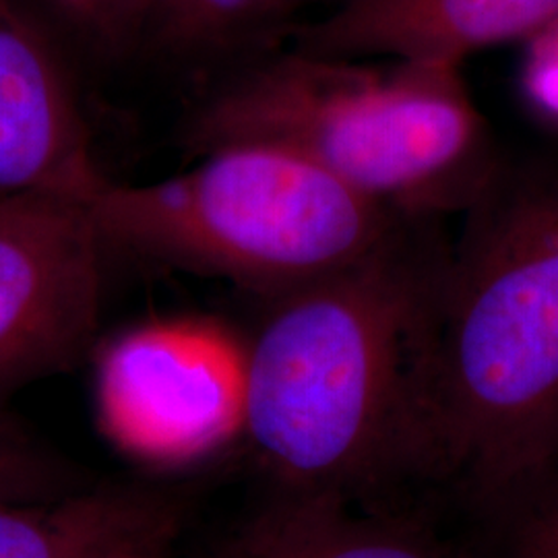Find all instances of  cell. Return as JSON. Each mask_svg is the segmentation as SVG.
<instances>
[{"mask_svg":"<svg viewBox=\"0 0 558 558\" xmlns=\"http://www.w3.org/2000/svg\"><path fill=\"white\" fill-rule=\"evenodd\" d=\"M428 288L420 488L497 530L558 461V172L502 158Z\"/></svg>","mask_w":558,"mask_h":558,"instance_id":"1","label":"cell"},{"mask_svg":"<svg viewBox=\"0 0 558 558\" xmlns=\"http://www.w3.org/2000/svg\"><path fill=\"white\" fill-rule=\"evenodd\" d=\"M422 226L271 299L248 341L244 437L276 490L424 499V313L445 248Z\"/></svg>","mask_w":558,"mask_h":558,"instance_id":"2","label":"cell"},{"mask_svg":"<svg viewBox=\"0 0 558 558\" xmlns=\"http://www.w3.org/2000/svg\"><path fill=\"white\" fill-rule=\"evenodd\" d=\"M184 140L199 156L240 141L278 145L416 223L461 216L502 160L463 66L296 48L223 81Z\"/></svg>","mask_w":558,"mask_h":558,"instance_id":"3","label":"cell"},{"mask_svg":"<svg viewBox=\"0 0 558 558\" xmlns=\"http://www.w3.org/2000/svg\"><path fill=\"white\" fill-rule=\"evenodd\" d=\"M112 248L269 299L356 265L408 226L296 154L240 141L170 179H104L85 197Z\"/></svg>","mask_w":558,"mask_h":558,"instance_id":"4","label":"cell"},{"mask_svg":"<svg viewBox=\"0 0 558 558\" xmlns=\"http://www.w3.org/2000/svg\"><path fill=\"white\" fill-rule=\"evenodd\" d=\"M248 341L207 319L151 320L101 350L96 410L124 456L184 468L244 437Z\"/></svg>","mask_w":558,"mask_h":558,"instance_id":"5","label":"cell"},{"mask_svg":"<svg viewBox=\"0 0 558 558\" xmlns=\"http://www.w3.org/2000/svg\"><path fill=\"white\" fill-rule=\"evenodd\" d=\"M110 251L81 197H0V410L21 387L85 356L100 325Z\"/></svg>","mask_w":558,"mask_h":558,"instance_id":"6","label":"cell"},{"mask_svg":"<svg viewBox=\"0 0 558 558\" xmlns=\"http://www.w3.org/2000/svg\"><path fill=\"white\" fill-rule=\"evenodd\" d=\"M488 536L433 500L274 490L211 558H493Z\"/></svg>","mask_w":558,"mask_h":558,"instance_id":"7","label":"cell"},{"mask_svg":"<svg viewBox=\"0 0 558 558\" xmlns=\"http://www.w3.org/2000/svg\"><path fill=\"white\" fill-rule=\"evenodd\" d=\"M54 34L23 0H0V197L85 199L104 179Z\"/></svg>","mask_w":558,"mask_h":558,"instance_id":"8","label":"cell"},{"mask_svg":"<svg viewBox=\"0 0 558 558\" xmlns=\"http://www.w3.org/2000/svg\"><path fill=\"white\" fill-rule=\"evenodd\" d=\"M558 20V0H343L299 32L296 50L338 59L459 64L525 41Z\"/></svg>","mask_w":558,"mask_h":558,"instance_id":"9","label":"cell"},{"mask_svg":"<svg viewBox=\"0 0 558 558\" xmlns=\"http://www.w3.org/2000/svg\"><path fill=\"white\" fill-rule=\"evenodd\" d=\"M179 495L141 484H96L57 500H0V558L160 555L179 534Z\"/></svg>","mask_w":558,"mask_h":558,"instance_id":"10","label":"cell"},{"mask_svg":"<svg viewBox=\"0 0 558 558\" xmlns=\"http://www.w3.org/2000/svg\"><path fill=\"white\" fill-rule=\"evenodd\" d=\"M294 0H154L147 36L177 54L230 50L281 17Z\"/></svg>","mask_w":558,"mask_h":558,"instance_id":"11","label":"cell"},{"mask_svg":"<svg viewBox=\"0 0 558 558\" xmlns=\"http://www.w3.org/2000/svg\"><path fill=\"white\" fill-rule=\"evenodd\" d=\"M100 480L34 437L0 410V500H57L94 488Z\"/></svg>","mask_w":558,"mask_h":558,"instance_id":"12","label":"cell"},{"mask_svg":"<svg viewBox=\"0 0 558 558\" xmlns=\"http://www.w3.org/2000/svg\"><path fill=\"white\" fill-rule=\"evenodd\" d=\"M52 32L85 50L117 57L147 36L154 0H23Z\"/></svg>","mask_w":558,"mask_h":558,"instance_id":"13","label":"cell"},{"mask_svg":"<svg viewBox=\"0 0 558 558\" xmlns=\"http://www.w3.org/2000/svg\"><path fill=\"white\" fill-rule=\"evenodd\" d=\"M502 523L507 538L502 548L493 544V558H558V486L544 482Z\"/></svg>","mask_w":558,"mask_h":558,"instance_id":"14","label":"cell"},{"mask_svg":"<svg viewBox=\"0 0 558 558\" xmlns=\"http://www.w3.org/2000/svg\"><path fill=\"white\" fill-rule=\"evenodd\" d=\"M519 87L532 112L558 129V34L553 27L525 41Z\"/></svg>","mask_w":558,"mask_h":558,"instance_id":"15","label":"cell"},{"mask_svg":"<svg viewBox=\"0 0 558 558\" xmlns=\"http://www.w3.org/2000/svg\"><path fill=\"white\" fill-rule=\"evenodd\" d=\"M106 558H160V555H117V557Z\"/></svg>","mask_w":558,"mask_h":558,"instance_id":"16","label":"cell"},{"mask_svg":"<svg viewBox=\"0 0 558 558\" xmlns=\"http://www.w3.org/2000/svg\"><path fill=\"white\" fill-rule=\"evenodd\" d=\"M548 27H553V29H555V32H557V34H558V20L555 21V23H553V25H548Z\"/></svg>","mask_w":558,"mask_h":558,"instance_id":"17","label":"cell"}]
</instances>
